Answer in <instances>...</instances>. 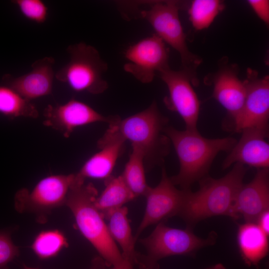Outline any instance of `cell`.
<instances>
[{
  "label": "cell",
  "instance_id": "obj_1",
  "mask_svg": "<svg viewBox=\"0 0 269 269\" xmlns=\"http://www.w3.org/2000/svg\"><path fill=\"white\" fill-rule=\"evenodd\" d=\"M164 133L172 144L179 162L178 173L170 178L182 189H190L195 182L208 176L218 153L229 152L237 141L232 137L208 138L203 136L197 129L180 131L167 126Z\"/></svg>",
  "mask_w": 269,
  "mask_h": 269
},
{
  "label": "cell",
  "instance_id": "obj_2",
  "mask_svg": "<svg viewBox=\"0 0 269 269\" xmlns=\"http://www.w3.org/2000/svg\"><path fill=\"white\" fill-rule=\"evenodd\" d=\"M246 166L235 163L223 177L215 179L207 176L199 181L196 192L186 189L179 216L192 229L204 219L217 216L234 219L233 205L236 194L243 183Z\"/></svg>",
  "mask_w": 269,
  "mask_h": 269
},
{
  "label": "cell",
  "instance_id": "obj_3",
  "mask_svg": "<svg viewBox=\"0 0 269 269\" xmlns=\"http://www.w3.org/2000/svg\"><path fill=\"white\" fill-rule=\"evenodd\" d=\"M97 196V190L91 183L86 184L75 176L65 205L72 212L79 231L107 265L120 268L127 261L110 236L104 216L95 205Z\"/></svg>",
  "mask_w": 269,
  "mask_h": 269
},
{
  "label": "cell",
  "instance_id": "obj_4",
  "mask_svg": "<svg viewBox=\"0 0 269 269\" xmlns=\"http://www.w3.org/2000/svg\"><path fill=\"white\" fill-rule=\"evenodd\" d=\"M168 119L153 101L146 109L109 125V129L133 148L140 150L148 168L160 165L169 152L170 141L164 133Z\"/></svg>",
  "mask_w": 269,
  "mask_h": 269
},
{
  "label": "cell",
  "instance_id": "obj_5",
  "mask_svg": "<svg viewBox=\"0 0 269 269\" xmlns=\"http://www.w3.org/2000/svg\"><path fill=\"white\" fill-rule=\"evenodd\" d=\"M146 9L138 11L134 17L148 22L155 34L175 50L179 54L182 69L197 80L196 69L202 59L189 50L179 16V10L186 6L185 2L174 0L147 2Z\"/></svg>",
  "mask_w": 269,
  "mask_h": 269
},
{
  "label": "cell",
  "instance_id": "obj_6",
  "mask_svg": "<svg viewBox=\"0 0 269 269\" xmlns=\"http://www.w3.org/2000/svg\"><path fill=\"white\" fill-rule=\"evenodd\" d=\"M66 51L69 61L55 73V78L76 92L104 93L109 86L104 78L108 66L98 50L81 42L69 45Z\"/></svg>",
  "mask_w": 269,
  "mask_h": 269
},
{
  "label": "cell",
  "instance_id": "obj_7",
  "mask_svg": "<svg viewBox=\"0 0 269 269\" xmlns=\"http://www.w3.org/2000/svg\"><path fill=\"white\" fill-rule=\"evenodd\" d=\"M192 229H180L157 224L152 233L140 240L145 248L146 255H138L137 264L149 269H158V262L173 256L194 254L200 249L215 243L217 235L212 232L206 239L194 234Z\"/></svg>",
  "mask_w": 269,
  "mask_h": 269
},
{
  "label": "cell",
  "instance_id": "obj_8",
  "mask_svg": "<svg viewBox=\"0 0 269 269\" xmlns=\"http://www.w3.org/2000/svg\"><path fill=\"white\" fill-rule=\"evenodd\" d=\"M75 174H54L40 180L31 189L22 188L14 196V206L20 213H30L45 222L51 212L65 205Z\"/></svg>",
  "mask_w": 269,
  "mask_h": 269
},
{
  "label": "cell",
  "instance_id": "obj_9",
  "mask_svg": "<svg viewBox=\"0 0 269 269\" xmlns=\"http://www.w3.org/2000/svg\"><path fill=\"white\" fill-rule=\"evenodd\" d=\"M244 81L246 95L242 109L237 117L225 127L237 133L252 128L269 132V76L259 77L256 70L249 68L246 79Z\"/></svg>",
  "mask_w": 269,
  "mask_h": 269
},
{
  "label": "cell",
  "instance_id": "obj_10",
  "mask_svg": "<svg viewBox=\"0 0 269 269\" xmlns=\"http://www.w3.org/2000/svg\"><path fill=\"white\" fill-rule=\"evenodd\" d=\"M124 70L142 83L151 82L156 74L169 68V49L155 34L129 46Z\"/></svg>",
  "mask_w": 269,
  "mask_h": 269
},
{
  "label": "cell",
  "instance_id": "obj_11",
  "mask_svg": "<svg viewBox=\"0 0 269 269\" xmlns=\"http://www.w3.org/2000/svg\"><path fill=\"white\" fill-rule=\"evenodd\" d=\"M158 74L168 91L163 100L166 108L180 116L186 129H197L200 101L192 85H197L198 81L183 69L173 70L169 67Z\"/></svg>",
  "mask_w": 269,
  "mask_h": 269
},
{
  "label": "cell",
  "instance_id": "obj_12",
  "mask_svg": "<svg viewBox=\"0 0 269 269\" xmlns=\"http://www.w3.org/2000/svg\"><path fill=\"white\" fill-rule=\"evenodd\" d=\"M186 189H178L162 168L159 183L154 187L149 186L144 195L146 206L144 215L137 229L135 242L140 234L148 226L158 224L163 220L179 216Z\"/></svg>",
  "mask_w": 269,
  "mask_h": 269
},
{
  "label": "cell",
  "instance_id": "obj_13",
  "mask_svg": "<svg viewBox=\"0 0 269 269\" xmlns=\"http://www.w3.org/2000/svg\"><path fill=\"white\" fill-rule=\"evenodd\" d=\"M43 115V124L59 132L65 137H69L77 128L98 122L109 126L121 119L118 115L104 116L88 104L75 99L62 104L49 105Z\"/></svg>",
  "mask_w": 269,
  "mask_h": 269
},
{
  "label": "cell",
  "instance_id": "obj_14",
  "mask_svg": "<svg viewBox=\"0 0 269 269\" xmlns=\"http://www.w3.org/2000/svg\"><path fill=\"white\" fill-rule=\"evenodd\" d=\"M218 70L207 83L213 85L212 97L218 101L228 113L224 127L230 123L241 111L246 95L244 81L238 77V68L235 64H229L227 59L223 58L219 63Z\"/></svg>",
  "mask_w": 269,
  "mask_h": 269
},
{
  "label": "cell",
  "instance_id": "obj_15",
  "mask_svg": "<svg viewBox=\"0 0 269 269\" xmlns=\"http://www.w3.org/2000/svg\"><path fill=\"white\" fill-rule=\"evenodd\" d=\"M269 208V170L258 169L253 179L239 188L234 203V219L242 217L245 222H255Z\"/></svg>",
  "mask_w": 269,
  "mask_h": 269
},
{
  "label": "cell",
  "instance_id": "obj_16",
  "mask_svg": "<svg viewBox=\"0 0 269 269\" xmlns=\"http://www.w3.org/2000/svg\"><path fill=\"white\" fill-rule=\"evenodd\" d=\"M224 160L222 168H229L235 163H240L258 169L269 168V144L266 140L269 132L258 129L243 130Z\"/></svg>",
  "mask_w": 269,
  "mask_h": 269
},
{
  "label": "cell",
  "instance_id": "obj_17",
  "mask_svg": "<svg viewBox=\"0 0 269 269\" xmlns=\"http://www.w3.org/2000/svg\"><path fill=\"white\" fill-rule=\"evenodd\" d=\"M54 63L53 57H45L34 61L29 72L16 77L6 74L3 81L29 101L47 96L52 91Z\"/></svg>",
  "mask_w": 269,
  "mask_h": 269
},
{
  "label": "cell",
  "instance_id": "obj_18",
  "mask_svg": "<svg viewBox=\"0 0 269 269\" xmlns=\"http://www.w3.org/2000/svg\"><path fill=\"white\" fill-rule=\"evenodd\" d=\"M125 142L119 135L108 129L97 142L99 151L84 163L75 174L76 178L82 181L87 178L105 180L109 178L123 153Z\"/></svg>",
  "mask_w": 269,
  "mask_h": 269
},
{
  "label": "cell",
  "instance_id": "obj_19",
  "mask_svg": "<svg viewBox=\"0 0 269 269\" xmlns=\"http://www.w3.org/2000/svg\"><path fill=\"white\" fill-rule=\"evenodd\" d=\"M269 235L255 222L239 226L237 243L240 253L249 266L257 265L269 252Z\"/></svg>",
  "mask_w": 269,
  "mask_h": 269
},
{
  "label": "cell",
  "instance_id": "obj_20",
  "mask_svg": "<svg viewBox=\"0 0 269 269\" xmlns=\"http://www.w3.org/2000/svg\"><path fill=\"white\" fill-rule=\"evenodd\" d=\"M128 210L126 206L109 214L105 219L109 232L114 241L121 250L124 260L133 265L136 264L139 254L135 250V243L129 219Z\"/></svg>",
  "mask_w": 269,
  "mask_h": 269
},
{
  "label": "cell",
  "instance_id": "obj_21",
  "mask_svg": "<svg viewBox=\"0 0 269 269\" xmlns=\"http://www.w3.org/2000/svg\"><path fill=\"white\" fill-rule=\"evenodd\" d=\"M135 198L121 175L105 180V188L95 201V205L105 219L113 211Z\"/></svg>",
  "mask_w": 269,
  "mask_h": 269
},
{
  "label": "cell",
  "instance_id": "obj_22",
  "mask_svg": "<svg viewBox=\"0 0 269 269\" xmlns=\"http://www.w3.org/2000/svg\"><path fill=\"white\" fill-rule=\"evenodd\" d=\"M0 114L10 119L38 116L37 109L30 101L6 85L0 86Z\"/></svg>",
  "mask_w": 269,
  "mask_h": 269
},
{
  "label": "cell",
  "instance_id": "obj_23",
  "mask_svg": "<svg viewBox=\"0 0 269 269\" xmlns=\"http://www.w3.org/2000/svg\"><path fill=\"white\" fill-rule=\"evenodd\" d=\"M121 176L135 198L144 196L149 186L145 176L144 157L140 150L132 147Z\"/></svg>",
  "mask_w": 269,
  "mask_h": 269
},
{
  "label": "cell",
  "instance_id": "obj_24",
  "mask_svg": "<svg viewBox=\"0 0 269 269\" xmlns=\"http://www.w3.org/2000/svg\"><path fill=\"white\" fill-rule=\"evenodd\" d=\"M67 246L64 234L58 229H53L39 232L35 237L31 248L39 259L44 260L56 256Z\"/></svg>",
  "mask_w": 269,
  "mask_h": 269
},
{
  "label": "cell",
  "instance_id": "obj_25",
  "mask_svg": "<svg viewBox=\"0 0 269 269\" xmlns=\"http://www.w3.org/2000/svg\"><path fill=\"white\" fill-rule=\"evenodd\" d=\"M225 6L224 2L219 0H192L188 12L193 27L198 30L208 28Z\"/></svg>",
  "mask_w": 269,
  "mask_h": 269
},
{
  "label": "cell",
  "instance_id": "obj_26",
  "mask_svg": "<svg viewBox=\"0 0 269 269\" xmlns=\"http://www.w3.org/2000/svg\"><path fill=\"white\" fill-rule=\"evenodd\" d=\"M11 2L17 7L24 17L30 21L42 23L47 18L48 8L41 0H14Z\"/></svg>",
  "mask_w": 269,
  "mask_h": 269
},
{
  "label": "cell",
  "instance_id": "obj_27",
  "mask_svg": "<svg viewBox=\"0 0 269 269\" xmlns=\"http://www.w3.org/2000/svg\"><path fill=\"white\" fill-rule=\"evenodd\" d=\"M19 255L9 231H0V269H8V265Z\"/></svg>",
  "mask_w": 269,
  "mask_h": 269
},
{
  "label": "cell",
  "instance_id": "obj_28",
  "mask_svg": "<svg viewBox=\"0 0 269 269\" xmlns=\"http://www.w3.org/2000/svg\"><path fill=\"white\" fill-rule=\"evenodd\" d=\"M248 3L258 17L267 25L269 23V1L268 0H249Z\"/></svg>",
  "mask_w": 269,
  "mask_h": 269
},
{
  "label": "cell",
  "instance_id": "obj_29",
  "mask_svg": "<svg viewBox=\"0 0 269 269\" xmlns=\"http://www.w3.org/2000/svg\"><path fill=\"white\" fill-rule=\"evenodd\" d=\"M269 210L264 212L257 219L256 223L267 235L269 234Z\"/></svg>",
  "mask_w": 269,
  "mask_h": 269
},
{
  "label": "cell",
  "instance_id": "obj_30",
  "mask_svg": "<svg viewBox=\"0 0 269 269\" xmlns=\"http://www.w3.org/2000/svg\"><path fill=\"white\" fill-rule=\"evenodd\" d=\"M108 267L105 261L101 258H96L93 260L90 269H104Z\"/></svg>",
  "mask_w": 269,
  "mask_h": 269
},
{
  "label": "cell",
  "instance_id": "obj_31",
  "mask_svg": "<svg viewBox=\"0 0 269 269\" xmlns=\"http://www.w3.org/2000/svg\"><path fill=\"white\" fill-rule=\"evenodd\" d=\"M133 266L131 263L129 262V261H127L125 265L120 268H116L113 267H111V268H108L109 267H106L104 269H133Z\"/></svg>",
  "mask_w": 269,
  "mask_h": 269
},
{
  "label": "cell",
  "instance_id": "obj_32",
  "mask_svg": "<svg viewBox=\"0 0 269 269\" xmlns=\"http://www.w3.org/2000/svg\"><path fill=\"white\" fill-rule=\"evenodd\" d=\"M207 269H226L225 267L221 264H217Z\"/></svg>",
  "mask_w": 269,
  "mask_h": 269
},
{
  "label": "cell",
  "instance_id": "obj_33",
  "mask_svg": "<svg viewBox=\"0 0 269 269\" xmlns=\"http://www.w3.org/2000/svg\"><path fill=\"white\" fill-rule=\"evenodd\" d=\"M22 268H23V269H37V268L29 267V266H27L26 265H25L24 264H23Z\"/></svg>",
  "mask_w": 269,
  "mask_h": 269
},
{
  "label": "cell",
  "instance_id": "obj_34",
  "mask_svg": "<svg viewBox=\"0 0 269 269\" xmlns=\"http://www.w3.org/2000/svg\"><path fill=\"white\" fill-rule=\"evenodd\" d=\"M139 269H149L144 267L139 266Z\"/></svg>",
  "mask_w": 269,
  "mask_h": 269
}]
</instances>
